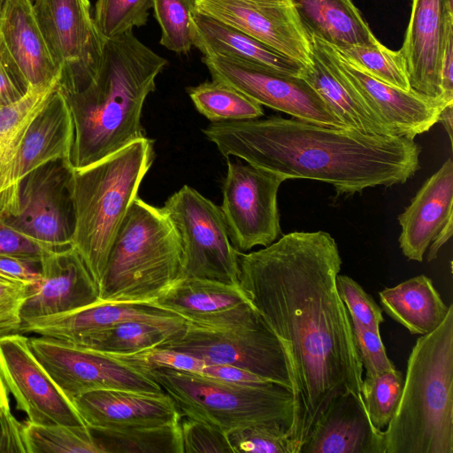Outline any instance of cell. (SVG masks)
<instances>
[{"label": "cell", "instance_id": "obj_1", "mask_svg": "<svg viewBox=\"0 0 453 453\" xmlns=\"http://www.w3.org/2000/svg\"><path fill=\"white\" fill-rule=\"evenodd\" d=\"M237 259L240 288L286 353L294 404L289 434L298 453L334 400L361 394L364 368L336 288L339 249L326 232H293L257 251H239Z\"/></svg>", "mask_w": 453, "mask_h": 453}, {"label": "cell", "instance_id": "obj_2", "mask_svg": "<svg viewBox=\"0 0 453 453\" xmlns=\"http://www.w3.org/2000/svg\"><path fill=\"white\" fill-rule=\"evenodd\" d=\"M203 133L226 157L243 159L286 180L326 182L338 195L403 184L419 168L421 149L414 140L296 118L211 122Z\"/></svg>", "mask_w": 453, "mask_h": 453}, {"label": "cell", "instance_id": "obj_3", "mask_svg": "<svg viewBox=\"0 0 453 453\" xmlns=\"http://www.w3.org/2000/svg\"><path fill=\"white\" fill-rule=\"evenodd\" d=\"M166 64L133 30L104 39L94 77L78 90L60 91L73 121L72 168L96 163L146 137L141 122L142 107Z\"/></svg>", "mask_w": 453, "mask_h": 453}, {"label": "cell", "instance_id": "obj_4", "mask_svg": "<svg viewBox=\"0 0 453 453\" xmlns=\"http://www.w3.org/2000/svg\"><path fill=\"white\" fill-rule=\"evenodd\" d=\"M386 453H453V304L421 335L407 361L401 398L383 431Z\"/></svg>", "mask_w": 453, "mask_h": 453}, {"label": "cell", "instance_id": "obj_5", "mask_svg": "<svg viewBox=\"0 0 453 453\" xmlns=\"http://www.w3.org/2000/svg\"><path fill=\"white\" fill-rule=\"evenodd\" d=\"M153 159V142L144 137L96 163L71 167V247L98 287L116 233Z\"/></svg>", "mask_w": 453, "mask_h": 453}, {"label": "cell", "instance_id": "obj_6", "mask_svg": "<svg viewBox=\"0 0 453 453\" xmlns=\"http://www.w3.org/2000/svg\"><path fill=\"white\" fill-rule=\"evenodd\" d=\"M182 248L163 208L136 197L112 242L99 284L100 301L154 303L180 279Z\"/></svg>", "mask_w": 453, "mask_h": 453}, {"label": "cell", "instance_id": "obj_7", "mask_svg": "<svg viewBox=\"0 0 453 453\" xmlns=\"http://www.w3.org/2000/svg\"><path fill=\"white\" fill-rule=\"evenodd\" d=\"M144 373L173 398L184 417L208 423L226 434L265 423L287 426L290 433L293 394L286 387L235 384L172 368H154Z\"/></svg>", "mask_w": 453, "mask_h": 453}, {"label": "cell", "instance_id": "obj_8", "mask_svg": "<svg viewBox=\"0 0 453 453\" xmlns=\"http://www.w3.org/2000/svg\"><path fill=\"white\" fill-rule=\"evenodd\" d=\"M157 347L191 355L207 364L236 366L292 390L282 344L256 311L218 326L186 320L182 330Z\"/></svg>", "mask_w": 453, "mask_h": 453}, {"label": "cell", "instance_id": "obj_9", "mask_svg": "<svg viewBox=\"0 0 453 453\" xmlns=\"http://www.w3.org/2000/svg\"><path fill=\"white\" fill-rule=\"evenodd\" d=\"M182 248L180 278L238 285V250L231 243L220 207L184 185L162 207Z\"/></svg>", "mask_w": 453, "mask_h": 453}, {"label": "cell", "instance_id": "obj_10", "mask_svg": "<svg viewBox=\"0 0 453 453\" xmlns=\"http://www.w3.org/2000/svg\"><path fill=\"white\" fill-rule=\"evenodd\" d=\"M33 6L59 70L58 89L64 94L80 89L96 73L104 44L89 0H34Z\"/></svg>", "mask_w": 453, "mask_h": 453}, {"label": "cell", "instance_id": "obj_11", "mask_svg": "<svg viewBox=\"0 0 453 453\" xmlns=\"http://www.w3.org/2000/svg\"><path fill=\"white\" fill-rule=\"evenodd\" d=\"M286 180L273 173L227 159L220 207L233 246L241 252L266 247L280 234L277 194Z\"/></svg>", "mask_w": 453, "mask_h": 453}, {"label": "cell", "instance_id": "obj_12", "mask_svg": "<svg viewBox=\"0 0 453 453\" xmlns=\"http://www.w3.org/2000/svg\"><path fill=\"white\" fill-rule=\"evenodd\" d=\"M202 61L212 80L234 88L261 105L298 119L347 128L301 76L226 57L203 56Z\"/></svg>", "mask_w": 453, "mask_h": 453}, {"label": "cell", "instance_id": "obj_13", "mask_svg": "<svg viewBox=\"0 0 453 453\" xmlns=\"http://www.w3.org/2000/svg\"><path fill=\"white\" fill-rule=\"evenodd\" d=\"M35 357L70 398L100 389L164 393L148 374L104 353L49 337L28 338Z\"/></svg>", "mask_w": 453, "mask_h": 453}, {"label": "cell", "instance_id": "obj_14", "mask_svg": "<svg viewBox=\"0 0 453 453\" xmlns=\"http://www.w3.org/2000/svg\"><path fill=\"white\" fill-rule=\"evenodd\" d=\"M73 139L71 113L57 87L0 167V218L18 214L21 185L32 172L57 160L70 163Z\"/></svg>", "mask_w": 453, "mask_h": 453}, {"label": "cell", "instance_id": "obj_15", "mask_svg": "<svg viewBox=\"0 0 453 453\" xmlns=\"http://www.w3.org/2000/svg\"><path fill=\"white\" fill-rule=\"evenodd\" d=\"M0 371L16 409L26 414L27 420L39 425H86L23 334L0 335Z\"/></svg>", "mask_w": 453, "mask_h": 453}, {"label": "cell", "instance_id": "obj_16", "mask_svg": "<svg viewBox=\"0 0 453 453\" xmlns=\"http://www.w3.org/2000/svg\"><path fill=\"white\" fill-rule=\"evenodd\" d=\"M70 176L71 165L65 160L32 172L22 182L18 214L6 220L52 250L70 247L73 231Z\"/></svg>", "mask_w": 453, "mask_h": 453}, {"label": "cell", "instance_id": "obj_17", "mask_svg": "<svg viewBox=\"0 0 453 453\" xmlns=\"http://www.w3.org/2000/svg\"><path fill=\"white\" fill-rule=\"evenodd\" d=\"M196 11L232 26L303 65L309 35L293 0H194Z\"/></svg>", "mask_w": 453, "mask_h": 453}, {"label": "cell", "instance_id": "obj_18", "mask_svg": "<svg viewBox=\"0 0 453 453\" xmlns=\"http://www.w3.org/2000/svg\"><path fill=\"white\" fill-rule=\"evenodd\" d=\"M312 36L366 105L395 136L413 140L439 122L441 111L453 103V99L443 95L428 96L411 88L404 90L382 82L349 63L327 42Z\"/></svg>", "mask_w": 453, "mask_h": 453}, {"label": "cell", "instance_id": "obj_19", "mask_svg": "<svg viewBox=\"0 0 453 453\" xmlns=\"http://www.w3.org/2000/svg\"><path fill=\"white\" fill-rule=\"evenodd\" d=\"M452 33L453 7L448 0H412L409 24L400 49L411 89L433 97L443 95L441 61Z\"/></svg>", "mask_w": 453, "mask_h": 453}, {"label": "cell", "instance_id": "obj_20", "mask_svg": "<svg viewBox=\"0 0 453 453\" xmlns=\"http://www.w3.org/2000/svg\"><path fill=\"white\" fill-rule=\"evenodd\" d=\"M40 279L29 288L22 320L79 309L100 301L99 287L70 246L52 251L39 263Z\"/></svg>", "mask_w": 453, "mask_h": 453}, {"label": "cell", "instance_id": "obj_21", "mask_svg": "<svg viewBox=\"0 0 453 453\" xmlns=\"http://www.w3.org/2000/svg\"><path fill=\"white\" fill-rule=\"evenodd\" d=\"M184 319L153 303L98 301L66 312L22 320L19 333L76 343L89 334L122 322L172 323Z\"/></svg>", "mask_w": 453, "mask_h": 453}, {"label": "cell", "instance_id": "obj_22", "mask_svg": "<svg viewBox=\"0 0 453 453\" xmlns=\"http://www.w3.org/2000/svg\"><path fill=\"white\" fill-rule=\"evenodd\" d=\"M298 453H386L384 432L372 425L361 394L349 392L320 415Z\"/></svg>", "mask_w": 453, "mask_h": 453}, {"label": "cell", "instance_id": "obj_23", "mask_svg": "<svg viewBox=\"0 0 453 453\" xmlns=\"http://www.w3.org/2000/svg\"><path fill=\"white\" fill-rule=\"evenodd\" d=\"M73 402L88 427L160 426L182 418L174 401L165 392L100 389L80 395Z\"/></svg>", "mask_w": 453, "mask_h": 453}, {"label": "cell", "instance_id": "obj_24", "mask_svg": "<svg viewBox=\"0 0 453 453\" xmlns=\"http://www.w3.org/2000/svg\"><path fill=\"white\" fill-rule=\"evenodd\" d=\"M453 219V161L448 158L421 186L397 219L399 245L410 260L423 261L425 252L446 223Z\"/></svg>", "mask_w": 453, "mask_h": 453}, {"label": "cell", "instance_id": "obj_25", "mask_svg": "<svg viewBox=\"0 0 453 453\" xmlns=\"http://www.w3.org/2000/svg\"><path fill=\"white\" fill-rule=\"evenodd\" d=\"M0 37L29 88L58 81L31 0H4L0 7Z\"/></svg>", "mask_w": 453, "mask_h": 453}, {"label": "cell", "instance_id": "obj_26", "mask_svg": "<svg viewBox=\"0 0 453 453\" xmlns=\"http://www.w3.org/2000/svg\"><path fill=\"white\" fill-rule=\"evenodd\" d=\"M308 35L311 61L304 67L301 77L318 92L347 128L370 134L393 135L339 72L315 38Z\"/></svg>", "mask_w": 453, "mask_h": 453}, {"label": "cell", "instance_id": "obj_27", "mask_svg": "<svg viewBox=\"0 0 453 453\" xmlns=\"http://www.w3.org/2000/svg\"><path fill=\"white\" fill-rule=\"evenodd\" d=\"M195 42L203 56L236 58L301 76L305 65L276 51L260 41L218 19L194 13Z\"/></svg>", "mask_w": 453, "mask_h": 453}, {"label": "cell", "instance_id": "obj_28", "mask_svg": "<svg viewBox=\"0 0 453 453\" xmlns=\"http://www.w3.org/2000/svg\"><path fill=\"white\" fill-rule=\"evenodd\" d=\"M307 33L333 47H370L379 41L352 0H293Z\"/></svg>", "mask_w": 453, "mask_h": 453}, {"label": "cell", "instance_id": "obj_29", "mask_svg": "<svg viewBox=\"0 0 453 453\" xmlns=\"http://www.w3.org/2000/svg\"><path fill=\"white\" fill-rule=\"evenodd\" d=\"M383 311L411 334H426L444 319L446 305L426 275L408 279L379 292Z\"/></svg>", "mask_w": 453, "mask_h": 453}, {"label": "cell", "instance_id": "obj_30", "mask_svg": "<svg viewBox=\"0 0 453 453\" xmlns=\"http://www.w3.org/2000/svg\"><path fill=\"white\" fill-rule=\"evenodd\" d=\"M249 303L237 285L199 278H180L160 294L153 303L186 320L217 315Z\"/></svg>", "mask_w": 453, "mask_h": 453}, {"label": "cell", "instance_id": "obj_31", "mask_svg": "<svg viewBox=\"0 0 453 453\" xmlns=\"http://www.w3.org/2000/svg\"><path fill=\"white\" fill-rule=\"evenodd\" d=\"M186 319L172 323L127 321L89 334L73 343L105 355H127L155 348L185 327Z\"/></svg>", "mask_w": 453, "mask_h": 453}, {"label": "cell", "instance_id": "obj_32", "mask_svg": "<svg viewBox=\"0 0 453 453\" xmlns=\"http://www.w3.org/2000/svg\"><path fill=\"white\" fill-rule=\"evenodd\" d=\"M180 421L160 426L88 428L102 453H182Z\"/></svg>", "mask_w": 453, "mask_h": 453}, {"label": "cell", "instance_id": "obj_33", "mask_svg": "<svg viewBox=\"0 0 453 453\" xmlns=\"http://www.w3.org/2000/svg\"><path fill=\"white\" fill-rule=\"evenodd\" d=\"M187 92L196 110L211 122L258 119L262 105L219 81L188 87Z\"/></svg>", "mask_w": 453, "mask_h": 453}, {"label": "cell", "instance_id": "obj_34", "mask_svg": "<svg viewBox=\"0 0 453 453\" xmlns=\"http://www.w3.org/2000/svg\"><path fill=\"white\" fill-rule=\"evenodd\" d=\"M27 453H102L86 425H39L23 421Z\"/></svg>", "mask_w": 453, "mask_h": 453}, {"label": "cell", "instance_id": "obj_35", "mask_svg": "<svg viewBox=\"0 0 453 453\" xmlns=\"http://www.w3.org/2000/svg\"><path fill=\"white\" fill-rule=\"evenodd\" d=\"M334 48L370 76L404 90L411 89L401 50H392L380 42L370 47L343 45Z\"/></svg>", "mask_w": 453, "mask_h": 453}, {"label": "cell", "instance_id": "obj_36", "mask_svg": "<svg viewBox=\"0 0 453 453\" xmlns=\"http://www.w3.org/2000/svg\"><path fill=\"white\" fill-rule=\"evenodd\" d=\"M58 81L31 87L19 101L0 109V167L21 140L28 125L58 87Z\"/></svg>", "mask_w": 453, "mask_h": 453}, {"label": "cell", "instance_id": "obj_37", "mask_svg": "<svg viewBox=\"0 0 453 453\" xmlns=\"http://www.w3.org/2000/svg\"><path fill=\"white\" fill-rule=\"evenodd\" d=\"M154 15L161 28L160 44L167 50L188 53L194 46V0H153Z\"/></svg>", "mask_w": 453, "mask_h": 453}, {"label": "cell", "instance_id": "obj_38", "mask_svg": "<svg viewBox=\"0 0 453 453\" xmlns=\"http://www.w3.org/2000/svg\"><path fill=\"white\" fill-rule=\"evenodd\" d=\"M403 385V374L396 368L363 378L361 395L372 425L384 431L398 406Z\"/></svg>", "mask_w": 453, "mask_h": 453}, {"label": "cell", "instance_id": "obj_39", "mask_svg": "<svg viewBox=\"0 0 453 453\" xmlns=\"http://www.w3.org/2000/svg\"><path fill=\"white\" fill-rule=\"evenodd\" d=\"M153 0H97L94 20L104 39L142 27L148 21Z\"/></svg>", "mask_w": 453, "mask_h": 453}, {"label": "cell", "instance_id": "obj_40", "mask_svg": "<svg viewBox=\"0 0 453 453\" xmlns=\"http://www.w3.org/2000/svg\"><path fill=\"white\" fill-rule=\"evenodd\" d=\"M233 453H294L289 427L265 423L226 433Z\"/></svg>", "mask_w": 453, "mask_h": 453}, {"label": "cell", "instance_id": "obj_41", "mask_svg": "<svg viewBox=\"0 0 453 453\" xmlns=\"http://www.w3.org/2000/svg\"><path fill=\"white\" fill-rule=\"evenodd\" d=\"M111 357L142 372L154 368H172L199 373L209 365L191 355L159 347L133 354Z\"/></svg>", "mask_w": 453, "mask_h": 453}, {"label": "cell", "instance_id": "obj_42", "mask_svg": "<svg viewBox=\"0 0 453 453\" xmlns=\"http://www.w3.org/2000/svg\"><path fill=\"white\" fill-rule=\"evenodd\" d=\"M336 288L349 317L367 329L380 331V326L384 322L382 309L373 298L356 280L347 275H337Z\"/></svg>", "mask_w": 453, "mask_h": 453}, {"label": "cell", "instance_id": "obj_43", "mask_svg": "<svg viewBox=\"0 0 453 453\" xmlns=\"http://www.w3.org/2000/svg\"><path fill=\"white\" fill-rule=\"evenodd\" d=\"M182 453H233L226 434L203 421L180 418Z\"/></svg>", "mask_w": 453, "mask_h": 453}, {"label": "cell", "instance_id": "obj_44", "mask_svg": "<svg viewBox=\"0 0 453 453\" xmlns=\"http://www.w3.org/2000/svg\"><path fill=\"white\" fill-rule=\"evenodd\" d=\"M355 342L365 376H374L395 369L388 357L380 331H372L350 318Z\"/></svg>", "mask_w": 453, "mask_h": 453}, {"label": "cell", "instance_id": "obj_45", "mask_svg": "<svg viewBox=\"0 0 453 453\" xmlns=\"http://www.w3.org/2000/svg\"><path fill=\"white\" fill-rule=\"evenodd\" d=\"M31 286L0 276V335L19 333L21 311Z\"/></svg>", "mask_w": 453, "mask_h": 453}, {"label": "cell", "instance_id": "obj_46", "mask_svg": "<svg viewBox=\"0 0 453 453\" xmlns=\"http://www.w3.org/2000/svg\"><path fill=\"white\" fill-rule=\"evenodd\" d=\"M56 251L46 247L0 218V254L20 257L36 264Z\"/></svg>", "mask_w": 453, "mask_h": 453}, {"label": "cell", "instance_id": "obj_47", "mask_svg": "<svg viewBox=\"0 0 453 453\" xmlns=\"http://www.w3.org/2000/svg\"><path fill=\"white\" fill-rule=\"evenodd\" d=\"M2 42V41H1ZM29 87L7 54L2 43L0 64V109L17 103L27 93Z\"/></svg>", "mask_w": 453, "mask_h": 453}, {"label": "cell", "instance_id": "obj_48", "mask_svg": "<svg viewBox=\"0 0 453 453\" xmlns=\"http://www.w3.org/2000/svg\"><path fill=\"white\" fill-rule=\"evenodd\" d=\"M199 373L215 380L242 385L266 386L274 383L247 370L226 365L209 364Z\"/></svg>", "mask_w": 453, "mask_h": 453}, {"label": "cell", "instance_id": "obj_49", "mask_svg": "<svg viewBox=\"0 0 453 453\" xmlns=\"http://www.w3.org/2000/svg\"><path fill=\"white\" fill-rule=\"evenodd\" d=\"M0 276L34 285L40 279L39 264L0 254Z\"/></svg>", "mask_w": 453, "mask_h": 453}, {"label": "cell", "instance_id": "obj_50", "mask_svg": "<svg viewBox=\"0 0 453 453\" xmlns=\"http://www.w3.org/2000/svg\"><path fill=\"white\" fill-rule=\"evenodd\" d=\"M441 87L442 94L453 99V33L448 38L442 57Z\"/></svg>", "mask_w": 453, "mask_h": 453}, {"label": "cell", "instance_id": "obj_51", "mask_svg": "<svg viewBox=\"0 0 453 453\" xmlns=\"http://www.w3.org/2000/svg\"><path fill=\"white\" fill-rule=\"evenodd\" d=\"M453 232V219H450L446 225L441 229L438 234L434 238L428 246L426 259L428 262L437 257L441 248L449 241Z\"/></svg>", "mask_w": 453, "mask_h": 453}, {"label": "cell", "instance_id": "obj_52", "mask_svg": "<svg viewBox=\"0 0 453 453\" xmlns=\"http://www.w3.org/2000/svg\"><path fill=\"white\" fill-rule=\"evenodd\" d=\"M9 394V390L0 371V420H11L15 418V416L11 411Z\"/></svg>", "mask_w": 453, "mask_h": 453}, {"label": "cell", "instance_id": "obj_53", "mask_svg": "<svg viewBox=\"0 0 453 453\" xmlns=\"http://www.w3.org/2000/svg\"><path fill=\"white\" fill-rule=\"evenodd\" d=\"M439 122H441L449 139L450 144H453V103L448 104L441 112Z\"/></svg>", "mask_w": 453, "mask_h": 453}, {"label": "cell", "instance_id": "obj_54", "mask_svg": "<svg viewBox=\"0 0 453 453\" xmlns=\"http://www.w3.org/2000/svg\"><path fill=\"white\" fill-rule=\"evenodd\" d=\"M1 59H2V42H1V37H0V64H1Z\"/></svg>", "mask_w": 453, "mask_h": 453}, {"label": "cell", "instance_id": "obj_55", "mask_svg": "<svg viewBox=\"0 0 453 453\" xmlns=\"http://www.w3.org/2000/svg\"><path fill=\"white\" fill-rule=\"evenodd\" d=\"M449 1V4L451 7H453V0H448Z\"/></svg>", "mask_w": 453, "mask_h": 453}, {"label": "cell", "instance_id": "obj_56", "mask_svg": "<svg viewBox=\"0 0 453 453\" xmlns=\"http://www.w3.org/2000/svg\"><path fill=\"white\" fill-rule=\"evenodd\" d=\"M4 0H0V7Z\"/></svg>", "mask_w": 453, "mask_h": 453}, {"label": "cell", "instance_id": "obj_57", "mask_svg": "<svg viewBox=\"0 0 453 453\" xmlns=\"http://www.w3.org/2000/svg\"><path fill=\"white\" fill-rule=\"evenodd\" d=\"M31 1L33 2L34 0H31Z\"/></svg>", "mask_w": 453, "mask_h": 453}]
</instances>
